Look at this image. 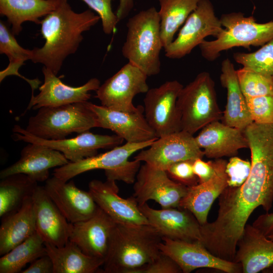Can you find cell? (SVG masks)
<instances>
[{
  "instance_id": "cell-23",
  "label": "cell",
  "mask_w": 273,
  "mask_h": 273,
  "mask_svg": "<svg viewBox=\"0 0 273 273\" xmlns=\"http://www.w3.org/2000/svg\"><path fill=\"white\" fill-rule=\"evenodd\" d=\"M156 140L137 143L126 142L123 145L114 147L107 152L97 154L78 162H70L56 168L54 170L53 176L63 181H68L76 175L89 170L117 169L125 165L132 154L149 147Z\"/></svg>"
},
{
  "instance_id": "cell-13",
  "label": "cell",
  "mask_w": 273,
  "mask_h": 273,
  "mask_svg": "<svg viewBox=\"0 0 273 273\" xmlns=\"http://www.w3.org/2000/svg\"><path fill=\"white\" fill-rule=\"evenodd\" d=\"M86 104L96 115L98 127L110 129L126 142L143 143L158 139L144 115L141 105L134 111L124 112L88 101Z\"/></svg>"
},
{
  "instance_id": "cell-34",
  "label": "cell",
  "mask_w": 273,
  "mask_h": 273,
  "mask_svg": "<svg viewBox=\"0 0 273 273\" xmlns=\"http://www.w3.org/2000/svg\"><path fill=\"white\" fill-rule=\"evenodd\" d=\"M241 89L245 97L273 95V75L243 67L236 70Z\"/></svg>"
},
{
  "instance_id": "cell-26",
  "label": "cell",
  "mask_w": 273,
  "mask_h": 273,
  "mask_svg": "<svg viewBox=\"0 0 273 273\" xmlns=\"http://www.w3.org/2000/svg\"><path fill=\"white\" fill-rule=\"evenodd\" d=\"M221 72V84L227 90V101L221 120L225 124L244 131L253 121L241 89L236 70L228 58L222 62Z\"/></svg>"
},
{
  "instance_id": "cell-2",
  "label": "cell",
  "mask_w": 273,
  "mask_h": 273,
  "mask_svg": "<svg viewBox=\"0 0 273 273\" xmlns=\"http://www.w3.org/2000/svg\"><path fill=\"white\" fill-rule=\"evenodd\" d=\"M162 238L150 224L116 223L103 272L134 273L160 254Z\"/></svg>"
},
{
  "instance_id": "cell-42",
  "label": "cell",
  "mask_w": 273,
  "mask_h": 273,
  "mask_svg": "<svg viewBox=\"0 0 273 273\" xmlns=\"http://www.w3.org/2000/svg\"><path fill=\"white\" fill-rule=\"evenodd\" d=\"M194 173L197 176L199 183H203L209 180L215 171L213 160L205 162L202 158L195 159L193 164Z\"/></svg>"
},
{
  "instance_id": "cell-36",
  "label": "cell",
  "mask_w": 273,
  "mask_h": 273,
  "mask_svg": "<svg viewBox=\"0 0 273 273\" xmlns=\"http://www.w3.org/2000/svg\"><path fill=\"white\" fill-rule=\"evenodd\" d=\"M245 98L253 122L273 123V95Z\"/></svg>"
},
{
  "instance_id": "cell-39",
  "label": "cell",
  "mask_w": 273,
  "mask_h": 273,
  "mask_svg": "<svg viewBox=\"0 0 273 273\" xmlns=\"http://www.w3.org/2000/svg\"><path fill=\"white\" fill-rule=\"evenodd\" d=\"M194 160H185L176 162L166 170L168 176L173 180L187 187L199 184L197 176L194 172L193 164Z\"/></svg>"
},
{
  "instance_id": "cell-19",
  "label": "cell",
  "mask_w": 273,
  "mask_h": 273,
  "mask_svg": "<svg viewBox=\"0 0 273 273\" xmlns=\"http://www.w3.org/2000/svg\"><path fill=\"white\" fill-rule=\"evenodd\" d=\"M116 222L98 207L90 218L72 223L69 241L85 254L105 260Z\"/></svg>"
},
{
  "instance_id": "cell-41",
  "label": "cell",
  "mask_w": 273,
  "mask_h": 273,
  "mask_svg": "<svg viewBox=\"0 0 273 273\" xmlns=\"http://www.w3.org/2000/svg\"><path fill=\"white\" fill-rule=\"evenodd\" d=\"M141 161L134 159L128 161L123 166L114 170H105L107 179L121 180L127 184L133 183L141 167Z\"/></svg>"
},
{
  "instance_id": "cell-35",
  "label": "cell",
  "mask_w": 273,
  "mask_h": 273,
  "mask_svg": "<svg viewBox=\"0 0 273 273\" xmlns=\"http://www.w3.org/2000/svg\"><path fill=\"white\" fill-rule=\"evenodd\" d=\"M233 58L244 68L273 75V37L256 51L250 53H236L233 54Z\"/></svg>"
},
{
  "instance_id": "cell-47",
  "label": "cell",
  "mask_w": 273,
  "mask_h": 273,
  "mask_svg": "<svg viewBox=\"0 0 273 273\" xmlns=\"http://www.w3.org/2000/svg\"><path fill=\"white\" fill-rule=\"evenodd\" d=\"M267 238L273 241V234L267 236Z\"/></svg>"
},
{
  "instance_id": "cell-1",
  "label": "cell",
  "mask_w": 273,
  "mask_h": 273,
  "mask_svg": "<svg viewBox=\"0 0 273 273\" xmlns=\"http://www.w3.org/2000/svg\"><path fill=\"white\" fill-rule=\"evenodd\" d=\"M100 19L91 9L76 13L68 0H60L58 7L41 21L40 32L45 42L32 50L31 60L57 75L66 58L77 51L83 39L82 33Z\"/></svg>"
},
{
  "instance_id": "cell-20",
  "label": "cell",
  "mask_w": 273,
  "mask_h": 273,
  "mask_svg": "<svg viewBox=\"0 0 273 273\" xmlns=\"http://www.w3.org/2000/svg\"><path fill=\"white\" fill-rule=\"evenodd\" d=\"M33 199L36 231L44 242L57 247L69 240L72 223L69 222L47 194L44 186L36 187Z\"/></svg>"
},
{
  "instance_id": "cell-14",
  "label": "cell",
  "mask_w": 273,
  "mask_h": 273,
  "mask_svg": "<svg viewBox=\"0 0 273 273\" xmlns=\"http://www.w3.org/2000/svg\"><path fill=\"white\" fill-rule=\"evenodd\" d=\"M160 249L179 265L183 273L199 268H210L226 273H241L240 263L222 259L211 253L200 242L162 238Z\"/></svg>"
},
{
  "instance_id": "cell-12",
  "label": "cell",
  "mask_w": 273,
  "mask_h": 273,
  "mask_svg": "<svg viewBox=\"0 0 273 273\" xmlns=\"http://www.w3.org/2000/svg\"><path fill=\"white\" fill-rule=\"evenodd\" d=\"M134 182L132 196L139 205L153 200L162 208H177L188 190L172 179L166 170L146 163L141 166Z\"/></svg>"
},
{
  "instance_id": "cell-5",
  "label": "cell",
  "mask_w": 273,
  "mask_h": 273,
  "mask_svg": "<svg viewBox=\"0 0 273 273\" xmlns=\"http://www.w3.org/2000/svg\"><path fill=\"white\" fill-rule=\"evenodd\" d=\"M94 127H98L96 115L84 102L41 107L29 118L25 130L39 138L58 140Z\"/></svg>"
},
{
  "instance_id": "cell-27",
  "label": "cell",
  "mask_w": 273,
  "mask_h": 273,
  "mask_svg": "<svg viewBox=\"0 0 273 273\" xmlns=\"http://www.w3.org/2000/svg\"><path fill=\"white\" fill-rule=\"evenodd\" d=\"M0 227V255L6 254L36 232L33 195L16 211L3 217Z\"/></svg>"
},
{
  "instance_id": "cell-29",
  "label": "cell",
  "mask_w": 273,
  "mask_h": 273,
  "mask_svg": "<svg viewBox=\"0 0 273 273\" xmlns=\"http://www.w3.org/2000/svg\"><path fill=\"white\" fill-rule=\"evenodd\" d=\"M47 254L54 265V273H93L104 260L85 254L74 242L68 241L62 247L44 242Z\"/></svg>"
},
{
  "instance_id": "cell-38",
  "label": "cell",
  "mask_w": 273,
  "mask_h": 273,
  "mask_svg": "<svg viewBox=\"0 0 273 273\" xmlns=\"http://www.w3.org/2000/svg\"><path fill=\"white\" fill-rule=\"evenodd\" d=\"M251 167V162L236 156L231 157L225 167L228 186H241L248 178Z\"/></svg>"
},
{
  "instance_id": "cell-6",
  "label": "cell",
  "mask_w": 273,
  "mask_h": 273,
  "mask_svg": "<svg viewBox=\"0 0 273 273\" xmlns=\"http://www.w3.org/2000/svg\"><path fill=\"white\" fill-rule=\"evenodd\" d=\"M176 105L181 130L192 135L209 123L221 119L215 83L210 74L202 72L186 86L177 97Z\"/></svg>"
},
{
  "instance_id": "cell-32",
  "label": "cell",
  "mask_w": 273,
  "mask_h": 273,
  "mask_svg": "<svg viewBox=\"0 0 273 273\" xmlns=\"http://www.w3.org/2000/svg\"><path fill=\"white\" fill-rule=\"evenodd\" d=\"M14 35L7 25L1 21L0 53L4 54L8 56L9 63L6 68L0 72V82L10 75L19 76L29 84L32 89L31 96H33L34 90L38 87L41 81L37 78L28 79L19 73V69L24 64V62L31 59L32 51V50L22 47L17 42Z\"/></svg>"
},
{
  "instance_id": "cell-30",
  "label": "cell",
  "mask_w": 273,
  "mask_h": 273,
  "mask_svg": "<svg viewBox=\"0 0 273 273\" xmlns=\"http://www.w3.org/2000/svg\"><path fill=\"white\" fill-rule=\"evenodd\" d=\"M37 182L28 175L16 173L9 175L0 182V217L16 211L24 201L33 195Z\"/></svg>"
},
{
  "instance_id": "cell-46",
  "label": "cell",
  "mask_w": 273,
  "mask_h": 273,
  "mask_svg": "<svg viewBox=\"0 0 273 273\" xmlns=\"http://www.w3.org/2000/svg\"><path fill=\"white\" fill-rule=\"evenodd\" d=\"M265 273H273V265L263 271Z\"/></svg>"
},
{
  "instance_id": "cell-43",
  "label": "cell",
  "mask_w": 273,
  "mask_h": 273,
  "mask_svg": "<svg viewBox=\"0 0 273 273\" xmlns=\"http://www.w3.org/2000/svg\"><path fill=\"white\" fill-rule=\"evenodd\" d=\"M22 273H54V265L50 257L46 254L32 262Z\"/></svg>"
},
{
  "instance_id": "cell-33",
  "label": "cell",
  "mask_w": 273,
  "mask_h": 273,
  "mask_svg": "<svg viewBox=\"0 0 273 273\" xmlns=\"http://www.w3.org/2000/svg\"><path fill=\"white\" fill-rule=\"evenodd\" d=\"M47 254L44 242L36 231L0 258V273H18L28 263Z\"/></svg>"
},
{
  "instance_id": "cell-7",
  "label": "cell",
  "mask_w": 273,
  "mask_h": 273,
  "mask_svg": "<svg viewBox=\"0 0 273 273\" xmlns=\"http://www.w3.org/2000/svg\"><path fill=\"white\" fill-rule=\"evenodd\" d=\"M220 19L215 15L210 0H200L197 8L187 18L176 38L165 49V56L178 59L189 54L208 36L216 38L222 31Z\"/></svg>"
},
{
  "instance_id": "cell-11",
  "label": "cell",
  "mask_w": 273,
  "mask_h": 273,
  "mask_svg": "<svg viewBox=\"0 0 273 273\" xmlns=\"http://www.w3.org/2000/svg\"><path fill=\"white\" fill-rule=\"evenodd\" d=\"M203 150L193 135L180 130L158 138L133 159L158 169L166 170L171 165L181 161L203 158Z\"/></svg>"
},
{
  "instance_id": "cell-15",
  "label": "cell",
  "mask_w": 273,
  "mask_h": 273,
  "mask_svg": "<svg viewBox=\"0 0 273 273\" xmlns=\"http://www.w3.org/2000/svg\"><path fill=\"white\" fill-rule=\"evenodd\" d=\"M139 209L162 238L189 242L200 241L201 224L189 210L180 208L155 209L147 203Z\"/></svg>"
},
{
  "instance_id": "cell-45",
  "label": "cell",
  "mask_w": 273,
  "mask_h": 273,
  "mask_svg": "<svg viewBox=\"0 0 273 273\" xmlns=\"http://www.w3.org/2000/svg\"><path fill=\"white\" fill-rule=\"evenodd\" d=\"M133 0H119V4L116 12L119 22L125 19L133 7Z\"/></svg>"
},
{
  "instance_id": "cell-40",
  "label": "cell",
  "mask_w": 273,
  "mask_h": 273,
  "mask_svg": "<svg viewBox=\"0 0 273 273\" xmlns=\"http://www.w3.org/2000/svg\"><path fill=\"white\" fill-rule=\"evenodd\" d=\"M181 269L169 256L161 251L152 262L136 270L134 273H180Z\"/></svg>"
},
{
  "instance_id": "cell-17",
  "label": "cell",
  "mask_w": 273,
  "mask_h": 273,
  "mask_svg": "<svg viewBox=\"0 0 273 273\" xmlns=\"http://www.w3.org/2000/svg\"><path fill=\"white\" fill-rule=\"evenodd\" d=\"M88 188L98 207L116 223L149 224L133 196L124 199L118 195L119 188L115 180L94 179L89 182Z\"/></svg>"
},
{
  "instance_id": "cell-21",
  "label": "cell",
  "mask_w": 273,
  "mask_h": 273,
  "mask_svg": "<svg viewBox=\"0 0 273 273\" xmlns=\"http://www.w3.org/2000/svg\"><path fill=\"white\" fill-rule=\"evenodd\" d=\"M69 162L59 151L43 145L29 143L22 150L19 160L1 171L0 178L23 173L37 182H43L49 178L50 168Z\"/></svg>"
},
{
  "instance_id": "cell-37",
  "label": "cell",
  "mask_w": 273,
  "mask_h": 273,
  "mask_svg": "<svg viewBox=\"0 0 273 273\" xmlns=\"http://www.w3.org/2000/svg\"><path fill=\"white\" fill-rule=\"evenodd\" d=\"M95 11L102 21L103 32L108 35L115 32L118 18L112 9L111 3L114 0H81Z\"/></svg>"
},
{
  "instance_id": "cell-31",
  "label": "cell",
  "mask_w": 273,
  "mask_h": 273,
  "mask_svg": "<svg viewBox=\"0 0 273 273\" xmlns=\"http://www.w3.org/2000/svg\"><path fill=\"white\" fill-rule=\"evenodd\" d=\"M160 19V35L163 48H167L190 14L197 8L200 0H158Z\"/></svg>"
},
{
  "instance_id": "cell-24",
  "label": "cell",
  "mask_w": 273,
  "mask_h": 273,
  "mask_svg": "<svg viewBox=\"0 0 273 273\" xmlns=\"http://www.w3.org/2000/svg\"><path fill=\"white\" fill-rule=\"evenodd\" d=\"M195 138L204 156L209 158L235 156L239 150L249 148L243 131L218 120L204 126Z\"/></svg>"
},
{
  "instance_id": "cell-8",
  "label": "cell",
  "mask_w": 273,
  "mask_h": 273,
  "mask_svg": "<svg viewBox=\"0 0 273 273\" xmlns=\"http://www.w3.org/2000/svg\"><path fill=\"white\" fill-rule=\"evenodd\" d=\"M148 77L139 67L128 62L100 85L96 91L95 97L100 101L101 105L109 109L134 111L138 107L133 104V98L149 90Z\"/></svg>"
},
{
  "instance_id": "cell-44",
  "label": "cell",
  "mask_w": 273,
  "mask_h": 273,
  "mask_svg": "<svg viewBox=\"0 0 273 273\" xmlns=\"http://www.w3.org/2000/svg\"><path fill=\"white\" fill-rule=\"evenodd\" d=\"M252 225L267 237L273 234V213L266 212L259 216Z\"/></svg>"
},
{
  "instance_id": "cell-22",
  "label": "cell",
  "mask_w": 273,
  "mask_h": 273,
  "mask_svg": "<svg viewBox=\"0 0 273 273\" xmlns=\"http://www.w3.org/2000/svg\"><path fill=\"white\" fill-rule=\"evenodd\" d=\"M215 171L208 181L188 187L186 195L178 208L190 211L201 225L207 223L211 207L223 191L228 186L225 167L227 161L219 158L213 160Z\"/></svg>"
},
{
  "instance_id": "cell-9",
  "label": "cell",
  "mask_w": 273,
  "mask_h": 273,
  "mask_svg": "<svg viewBox=\"0 0 273 273\" xmlns=\"http://www.w3.org/2000/svg\"><path fill=\"white\" fill-rule=\"evenodd\" d=\"M183 86L177 80L167 81L146 93L145 116L158 138L181 130L176 102Z\"/></svg>"
},
{
  "instance_id": "cell-18",
  "label": "cell",
  "mask_w": 273,
  "mask_h": 273,
  "mask_svg": "<svg viewBox=\"0 0 273 273\" xmlns=\"http://www.w3.org/2000/svg\"><path fill=\"white\" fill-rule=\"evenodd\" d=\"M42 72L44 82L38 87L39 94L31 97L26 110L86 102L90 98V92L96 91L101 85L98 78H93L81 86L73 87L65 84L45 66Z\"/></svg>"
},
{
  "instance_id": "cell-16",
  "label": "cell",
  "mask_w": 273,
  "mask_h": 273,
  "mask_svg": "<svg viewBox=\"0 0 273 273\" xmlns=\"http://www.w3.org/2000/svg\"><path fill=\"white\" fill-rule=\"evenodd\" d=\"M46 191L59 210L71 223L85 220L97 212L98 206L89 191L78 188L73 180L49 178Z\"/></svg>"
},
{
  "instance_id": "cell-10",
  "label": "cell",
  "mask_w": 273,
  "mask_h": 273,
  "mask_svg": "<svg viewBox=\"0 0 273 273\" xmlns=\"http://www.w3.org/2000/svg\"><path fill=\"white\" fill-rule=\"evenodd\" d=\"M13 131L16 140L43 145L59 151L70 162H78L94 156L97 154L99 149L115 147L121 145L123 141V139L116 134L102 135L88 131L80 133L73 138L58 140L39 138L18 125L14 126Z\"/></svg>"
},
{
  "instance_id": "cell-4",
  "label": "cell",
  "mask_w": 273,
  "mask_h": 273,
  "mask_svg": "<svg viewBox=\"0 0 273 273\" xmlns=\"http://www.w3.org/2000/svg\"><path fill=\"white\" fill-rule=\"evenodd\" d=\"M219 19L222 31L214 40H204L199 46L202 56L209 61L215 60L222 51L262 46L273 37V21L257 23L253 16L245 17L241 12L223 14Z\"/></svg>"
},
{
  "instance_id": "cell-25",
  "label": "cell",
  "mask_w": 273,
  "mask_h": 273,
  "mask_svg": "<svg viewBox=\"0 0 273 273\" xmlns=\"http://www.w3.org/2000/svg\"><path fill=\"white\" fill-rule=\"evenodd\" d=\"M233 261L240 263L243 273H257L273 265V241L258 229L246 224L237 243Z\"/></svg>"
},
{
  "instance_id": "cell-3",
  "label": "cell",
  "mask_w": 273,
  "mask_h": 273,
  "mask_svg": "<svg viewBox=\"0 0 273 273\" xmlns=\"http://www.w3.org/2000/svg\"><path fill=\"white\" fill-rule=\"evenodd\" d=\"M160 22L158 11L151 7L130 18L126 23L127 31L122 48V55L148 76L160 72V54L163 48Z\"/></svg>"
},
{
  "instance_id": "cell-28",
  "label": "cell",
  "mask_w": 273,
  "mask_h": 273,
  "mask_svg": "<svg viewBox=\"0 0 273 273\" xmlns=\"http://www.w3.org/2000/svg\"><path fill=\"white\" fill-rule=\"evenodd\" d=\"M60 0H0V14L7 18L15 35L22 30V24L31 21L40 24V18L54 11Z\"/></svg>"
}]
</instances>
